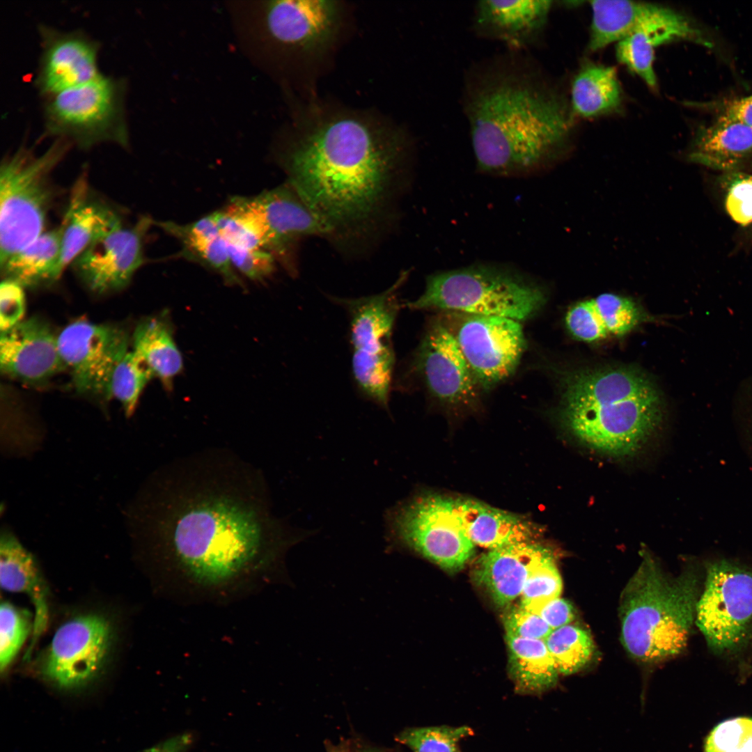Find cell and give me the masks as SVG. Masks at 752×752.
Instances as JSON below:
<instances>
[{"mask_svg":"<svg viewBox=\"0 0 752 752\" xmlns=\"http://www.w3.org/2000/svg\"><path fill=\"white\" fill-rule=\"evenodd\" d=\"M405 139L365 117H321L285 156L291 187L331 230L361 223L379 208L402 158Z\"/></svg>","mask_w":752,"mask_h":752,"instance_id":"3","label":"cell"},{"mask_svg":"<svg viewBox=\"0 0 752 752\" xmlns=\"http://www.w3.org/2000/svg\"><path fill=\"white\" fill-rule=\"evenodd\" d=\"M404 279L377 295L338 300L349 314L355 383L363 395L385 409L395 362L392 334L400 308L397 292Z\"/></svg>","mask_w":752,"mask_h":752,"instance_id":"11","label":"cell"},{"mask_svg":"<svg viewBox=\"0 0 752 752\" xmlns=\"http://www.w3.org/2000/svg\"><path fill=\"white\" fill-rule=\"evenodd\" d=\"M565 322L570 334L582 341L595 342L609 336L592 299L579 301L572 306L566 313Z\"/></svg>","mask_w":752,"mask_h":752,"instance_id":"42","label":"cell"},{"mask_svg":"<svg viewBox=\"0 0 752 752\" xmlns=\"http://www.w3.org/2000/svg\"><path fill=\"white\" fill-rule=\"evenodd\" d=\"M592 10L588 49L597 52L647 26L676 18L680 13L668 7L633 1L596 0Z\"/></svg>","mask_w":752,"mask_h":752,"instance_id":"26","label":"cell"},{"mask_svg":"<svg viewBox=\"0 0 752 752\" xmlns=\"http://www.w3.org/2000/svg\"><path fill=\"white\" fill-rule=\"evenodd\" d=\"M132 350L139 356L163 386L171 389L173 380L182 370V354L166 319L147 318L136 327Z\"/></svg>","mask_w":752,"mask_h":752,"instance_id":"30","label":"cell"},{"mask_svg":"<svg viewBox=\"0 0 752 752\" xmlns=\"http://www.w3.org/2000/svg\"><path fill=\"white\" fill-rule=\"evenodd\" d=\"M340 19L339 3L327 0L271 1L265 17L274 39L306 55L318 54L331 44Z\"/></svg>","mask_w":752,"mask_h":752,"instance_id":"17","label":"cell"},{"mask_svg":"<svg viewBox=\"0 0 752 752\" xmlns=\"http://www.w3.org/2000/svg\"><path fill=\"white\" fill-rule=\"evenodd\" d=\"M154 375L146 363L132 350L115 367L109 386L107 400L115 398L127 416L137 405L140 395Z\"/></svg>","mask_w":752,"mask_h":752,"instance_id":"34","label":"cell"},{"mask_svg":"<svg viewBox=\"0 0 752 752\" xmlns=\"http://www.w3.org/2000/svg\"><path fill=\"white\" fill-rule=\"evenodd\" d=\"M122 224L118 214L92 196L84 179L79 180L61 225V272L90 244Z\"/></svg>","mask_w":752,"mask_h":752,"instance_id":"24","label":"cell"},{"mask_svg":"<svg viewBox=\"0 0 752 752\" xmlns=\"http://www.w3.org/2000/svg\"><path fill=\"white\" fill-rule=\"evenodd\" d=\"M510 673L517 690L540 693L555 686L559 672L544 640L506 635Z\"/></svg>","mask_w":752,"mask_h":752,"instance_id":"32","label":"cell"},{"mask_svg":"<svg viewBox=\"0 0 752 752\" xmlns=\"http://www.w3.org/2000/svg\"><path fill=\"white\" fill-rule=\"evenodd\" d=\"M0 583L3 589L26 594L35 607L33 636L26 658L48 622L47 589L33 556L10 533L1 534Z\"/></svg>","mask_w":752,"mask_h":752,"instance_id":"27","label":"cell"},{"mask_svg":"<svg viewBox=\"0 0 752 752\" xmlns=\"http://www.w3.org/2000/svg\"><path fill=\"white\" fill-rule=\"evenodd\" d=\"M622 93L617 71L612 66L589 64L573 80L570 109L574 116L588 118L618 110Z\"/></svg>","mask_w":752,"mask_h":752,"instance_id":"31","label":"cell"},{"mask_svg":"<svg viewBox=\"0 0 752 752\" xmlns=\"http://www.w3.org/2000/svg\"><path fill=\"white\" fill-rule=\"evenodd\" d=\"M181 242L185 256L216 271L228 284H241L231 263L227 243L221 235Z\"/></svg>","mask_w":752,"mask_h":752,"instance_id":"40","label":"cell"},{"mask_svg":"<svg viewBox=\"0 0 752 752\" xmlns=\"http://www.w3.org/2000/svg\"><path fill=\"white\" fill-rule=\"evenodd\" d=\"M363 752H375V751L368 750V751H363Z\"/></svg>","mask_w":752,"mask_h":752,"instance_id":"51","label":"cell"},{"mask_svg":"<svg viewBox=\"0 0 752 752\" xmlns=\"http://www.w3.org/2000/svg\"><path fill=\"white\" fill-rule=\"evenodd\" d=\"M537 613L552 630L570 624L574 618L572 604L560 597L547 603Z\"/></svg>","mask_w":752,"mask_h":752,"instance_id":"47","label":"cell"},{"mask_svg":"<svg viewBox=\"0 0 752 752\" xmlns=\"http://www.w3.org/2000/svg\"><path fill=\"white\" fill-rule=\"evenodd\" d=\"M506 635L526 639L545 640L551 628L538 614L520 606L503 616Z\"/></svg>","mask_w":752,"mask_h":752,"instance_id":"45","label":"cell"},{"mask_svg":"<svg viewBox=\"0 0 752 752\" xmlns=\"http://www.w3.org/2000/svg\"><path fill=\"white\" fill-rule=\"evenodd\" d=\"M113 643V629L103 616L88 613L63 623L41 662L45 680L65 690L81 688L104 668Z\"/></svg>","mask_w":752,"mask_h":752,"instance_id":"13","label":"cell"},{"mask_svg":"<svg viewBox=\"0 0 752 752\" xmlns=\"http://www.w3.org/2000/svg\"><path fill=\"white\" fill-rule=\"evenodd\" d=\"M191 742L189 735L175 737L159 746L151 748L145 752H185Z\"/></svg>","mask_w":752,"mask_h":752,"instance_id":"49","label":"cell"},{"mask_svg":"<svg viewBox=\"0 0 752 752\" xmlns=\"http://www.w3.org/2000/svg\"><path fill=\"white\" fill-rule=\"evenodd\" d=\"M292 189L282 186L249 198L262 230L264 249L282 260L299 237L331 230Z\"/></svg>","mask_w":752,"mask_h":752,"instance_id":"20","label":"cell"},{"mask_svg":"<svg viewBox=\"0 0 752 752\" xmlns=\"http://www.w3.org/2000/svg\"><path fill=\"white\" fill-rule=\"evenodd\" d=\"M704 752H752V718L737 717L717 724L705 742Z\"/></svg>","mask_w":752,"mask_h":752,"instance_id":"41","label":"cell"},{"mask_svg":"<svg viewBox=\"0 0 752 752\" xmlns=\"http://www.w3.org/2000/svg\"><path fill=\"white\" fill-rule=\"evenodd\" d=\"M661 396L640 370H586L566 378L559 409L563 426L590 448L613 456L638 451L660 426Z\"/></svg>","mask_w":752,"mask_h":752,"instance_id":"4","label":"cell"},{"mask_svg":"<svg viewBox=\"0 0 752 752\" xmlns=\"http://www.w3.org/2000/svg\"><path fill=\"white\" fill-rule=\"evenodd\" d=\"M592 300L609 335L626 334L644 318L640 307L629 297L608 292Z\"/></svg>","mask_w":752,"mask_h":752,"instance_id":"37","label":"cell"},{"mask_svg":"<svg viewBox=\"0 0 752 752\" xmlns=\"http://www.w3.org/2000/svg\"><path fill=\"white\" fill-rule=\"evenodd\" d=\"M128 334L117 326L77 320L58 335L60 354L80 394L107 400L113 371L129 351Z\"/></svg>","mask_w":752,"mask_h":752,"instance_id":"14","label":"cell"},{"mask_svg":"<svg viewBox=\"0 0 752 752\" xmlns=\"http://www.w3.org/2000/svg\"><path fill=\"white\" fill-rule=\"evenodd\" d=\"M545 301V290L523 275L478 265L430 276L422 295L407 306L522 321L533 316Z\"/></svg>","mask_w":752,"mask_h":752,"instance_id":"6","label":"cell"},{"mask_svg":"<svg viewBox=\"0 0 752 752\" xmlns=\"http://www.w3.org/2000/svg\"><path fill=\"white\" fill-rule=\"evenodd\" d=\"M462 105L478 166L487 173L535 169L561 147L573 123L570 107L523 52L471 67Z\"/></svg>","mask_w":752,"mask_h":752,"instance_id":"2","label":"cell"},{"mask_svg":"<svg viewBox=\"0 0 752 752\" xmlns=\"http://www.w3.org/2000/svg\"><path fill=\"white\" fill-rule=\"evenodd\" d=\"M464 531L475 545L489 550L535 541L539 530L522 516L469 498L453 499Z\"/></svg>","mask_w":752,"mask_h":752,"instance_id":"25","label":"cell"},{"mask_svg":"<svg viewBox=\"0 0 752 752\" xmlns=\"http://www.w3.org/2000/svg\"><path fill=\"white\" fill-rule=\"evenodd\" d=\"M441 322L453 336L481 389L495 386L516 369L525 348L519 321L447 313Z\"/></svg>","mask_w":752,"mask_h":752,"instance_id":"12","label":"cell"},{"mask_svg":"<svg viewBox=\"0 0 752 752\" xmlns=\"http://www.w3.org/2000/svg\"><path fill=\"white\" fill-rule=\"evenodd\" d=\"M153 224L143 217L132 226L122 224L95 240L72 262L91 292L102 295L126 287L144 261L143 239Z\"/></svg>","mask_w":752,"mask_h":752,"instance_id":"16","label":"cell"},{"mask_svg":"<svg viewBox=\"0 0 752 752\" xmlns=\"http://www.w3.org/2000/svg\"><path fill=\"white\" fill-rule=\"evenodd\" d=\"M685 104L709 113L714 118L739 122L752 127V95L744 97H723L702 102H687Z\"/></svg>","mask_w":752,"mask_h":752,"instance_id":"44","label":"cell"},{"mask_svg":"<svg viewBox=\"0 0 752 752\" xmlns=\"http://www.w3.org/2000/svg\"><path fill=\"white\" fill-rule=\"evenodd\" d=\"M31 628L29 612L8 602L0 606V670L6 671L25 642Z\"/></svg>","mask_w":752,"mask_h":752,"instance_id":"39","label":"cell"},{"mask_svg":"<svg viewBox=\"0 0 752 752\" xmlns=\"http://www.w3.org/2000/svg\"><path fill=\"white\" fill-rule=\"evenodd\" d=\"M61 228L43 232L29 244L0 264L3 279L14 281L24 288L50 284L62 274Z\"/></svg>","mask_w":752,"mask_h":752,"instance_id":"29","label":"cell"},{"mask_svg":"<svg viewBox=\"0 0 752 752\" xmlns=\"http://www.w3.org/2000/svg\"><path fill=\"white\" fill-rule=\"evenodd\" d=\"M695 621L714 654L745 663L752 647V567L726 558L707 561Z\"/></svg>","mask_w":752,"mask_h":752,"instance_id":"9","label":"cell"},{"mask_svg":"<svg viewBox=\"0 0 752 752\" xmlns=\"http://www.w3.org/2000/svg\"><path fill=\"white\" fill-rule=\"evenodd\" d=\"M125 94L123 79L100 75L47 97L44 107L46 133L82 149L106 142L127 148Z\"/></svg>","mask_w":752,"mask_h":752,"instance_id":"8","label":"cell"},{"mask_svg":"<svg viewBox=\"0 0 752 752\" xmlns=\"http://www.w3.org/2000/svg\"><path fill=\"white\" fill-rule=\"evenodd\" d=\"M547 0L478 1L472 29L478 37L496 40L509 51L524 52L535 45L552 8Z\"/></svg>","mask_w":752,"mask_h":752,"instance_id":"21","label":"cell"},{"mask_svg":"<svg viewBox=\"0 0 752 752\" xmlns=\"http://www.w3.org/2000/svg\"><path fill=\"white\" fill-rule=\"evenodd\" d=\"M386 523L389 546L419 554L449 572L464 567L475 552L453 498L423 493L391 508Z\"/></svg>","mask_w":752,"mask_h":752,"instance_id":"10","label":"cell"},{"mask_svg":"<svg viewBox=\"0 0 752 752\" xmlns=\"http://www.w3.org/2000/svg\"><path fill=\"white\" fill-rule=\"evenodd\" d=\"M412 362V371L438 402L451 407H468L478 401L481 388L441 321L430 324Z\"/></svg>","mask_w":752,"mask_h":752,"instance_id":"15","label":"cell"},{"mask_svg":"<svg viewBox=\"0 0 752 752\" xmlns=\"http://www.w3.org/2000/svg\"><path fill=\"white\" fill-rule=\"evenodd\" d=\"M562 586L554 556L551 555L528 578L520 595V606L537 613L547 603L560 597Z\"/></svg>","mask_w":752,"mask_h":752,"instance_id":"38","label":"cell"},{"mask_svg":"<svg viewBox=\"0 0 752 752\" xmlns=\"http://www.w3.org/2000/svg\"><path fill=\"white\" fill-rule=\"evenodd\" d=\"M545 642L559 673L563 675L573 674L583 668L595 650L588 632L571 624L553 629Z\"/></svg>","mask_w":752,"mask_h":752,"instance_id":"33","label":"cell"},{"mask_svg":"<svg viewBox=\"0 0 752 752\" xmlns=\"http://www.w3.org/2000/svg\"><path fill=\"white\" fill-rule=\"evenodd\" d=\"M551 555L535 541L489 550L476 562L473 579L496 605L505 606L521 595L533 571Z\"/></svg>","mask_w":752,"mask_h":752,"instance_id":"22","label":"cell"},{"mask_svg":"<svg viewBox=\"0 0 752 752\" xmlns=\"http://www.w3.org/2000/svg\"><path fill=\"white\" fill-rule=\"evenodd\" d=\"M716 182L728 216L740 227L752 230V172L721 173Z\"/></svg>","mask_w":752,"mask_h":752,"instance_id":"35","label":"cell"},{"mask_svg":"<svg viewBox=\"0 0 752 752\" xmlns=\"http://www.w3.org/2000/svg\"><path fill=\"white\" fill-rule=\"evenodd\" d=\"M165 473L152 528L173 593L224 602L272 579L300 537L272 516L261 474L218 451L178 460Z\"/></svg>","mask_w":752,"mask_h":752,"instance_id":"1","label":"cell"},{"mask_svg":"<svg viewBox=\"0 0 752 752\" xmlns=\"http://www.w3.org/2000/svg\"><path fill=\"white\" fill-rule=\"evenodd\" d=\"M70 142L57 139L39 156L20 149L0 168V264L43 233L54 197L50 175Z\"/></svg>","mask_w":752,"mask_h":752,"instance_id":"7","label":"cell"},{"mask_svg":"<svg viewBox=\"0 0 752 752\" xmlns=\"http://www.w3.org/2000/svg\"><path fill=\"white\" fill-rule=\"evenodd\" d=\"M734 414L752 451V382L742 392L737 400Z\"/></svg>","mask_w":752,"mask_h":752,"instance_id":"48","label":"cell"},{"mask_svg":"<svg viewBox=\"0 0 752 752\" xmlns=\"http://www.w3.org/2000/svg\"><path fill=\"white\" fill-rule=\"evenodd\" d=\"M700 31L687 19L655 24L636 31L616 43L618 61L637 75L648 87L655 90L657 76L654 70L655 50L663 44L675 41L697 43Z\"/></svg>","mask_w":752,"mask_h":752,"instance_id":"28","label":"cell"},{"mask_svg":"<svg viewBox=\"0 0 752 752\" xmlns=\"http://www.w3.org/2000/svg\"><path fill=\"white\" fill-rule=\"evenodd\" d=\"M0 369L29 384L45 383L66 370L56 336L44 320L32 317L1 332Z\"/></svg>","mask_w":752,"mask_h":752,"instance_id":"19","label":"cell"},{"mask_svg":"<svg viewBox=\"0 0 752 752\" xmlns=\"http://www.w3.org/2000/svg\"><path fill=\"white\" fill-rule=\"evenodd\" d=\"M234 269L253 281H263L273 272L274 257L263 249H247L227 244Z\"/></svg>","mask_w":752,"mask_h":752,"instance_id":"43","label":"cell"},{"mask_svg":"<svg viewBox=\"0 0 752 752\" xmlns=\"http://www.w3.org/2000/svg\"><path fill=\"white\" fill-rule=\"evenodd\" d=\"M700 575L691 566L677 577L645 554L620 595L621 640L636 659L653 663L686 647L700 596Z\"/></svg>","mask_w":752,"mask_h":752,"instance_id":"5","label":"cell"},{"mask_svg":"<svg viewBox=\"0 0 752 752\" xmlns=\"http://www.w3.org/2000/svg\"><path fill=\"white\" fill-rule=\"evenodd\" d=\"M327 752H348L345 747L340 745H333L332 744H328L327 746Z\"/></svg>","mask_w":752,"mask_h":752,"instance_id":"50","label":"cell"},{"mask_svg":"<svg viewBox=\"0 0 752 752\" xmlns=\"http://www.w3.org/2000/svg\"><path fill=\"white\" fill-rule=\"evenodd\" d=\"M471 734L467 726L418 727L402 731L395 740L414 752H459L460 741Z\"/></svg>","mask_w":752,"mask_h":752,"instance_id":"36","label":"cell"},{"mask_svg":"<svg viewBox=\"0 0 752 752\" xmlns=\"http://www.w3.org/2000/svg\"><path fill=\"white\" fill-rule=\"evenodd\" d=\"M687 158L720 174L752 172V127L714 118L697 128Z\"/></svg>","mask_w":752,"mask_h":752,"instance_id":"23","label":"cell"},{"mask_svg":"<svg viewBox=\"0 0 752 752\" xmlns=\"http://www.w3.org/2000/svg\"><path fill=\"white\" fill-rule=\"evenodd\" d=\"M42 53L36 85L49 97L89 82L100 75L97 66L100 45L79 31L62 32L39 28Z\"/></svg>","mask_w":752,"mask_h":752,"instance_id":"18","label":"cell"},{"mask_svg":"<svg viewBox=\"0 0 752 752\" xmlns=\"http://www.w3.org/2000/svg\"><path fill=\"white\" fill-rule=\"evenodd\" d=\"M25 307L24 288L14 281L3 279L0 286L1 332L23 320Z\"/></svg>","mask_w":752,"mask_h":752,"instance_id":"46","label":"cell"}]
</instances>
